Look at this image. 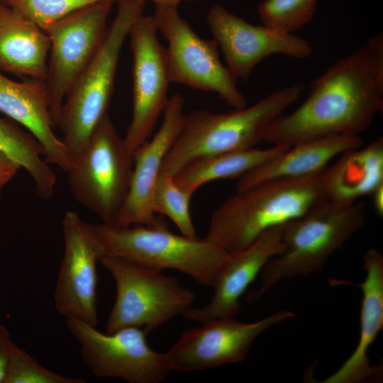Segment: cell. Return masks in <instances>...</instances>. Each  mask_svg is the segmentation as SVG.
Wrapping results in <instances>:
<instances>
[{"mask_svg": "<svg viewBox=\"0 0 383 383\" xmlns=\"http://www.w3.org/2000/svg\"><path fill=\"white\" fill-rule=\"evenodd\" d=\"M382 111L383 33L379 32L314 79L306 100L275 118L263 141L292 146L331 135H360Z\"/></svg>", "mask_w": 383, "mask_h": 383, "instance_id": "cell-1", "label": "cell"}, {"mask_svg": "<svg viewBox=\"0 0 383 383\" xmlns=\"http://www.w3.org/2000/svg\"><path fill=\"white\" fill-rule=\"evenodd\" d=\"M321 173L270 180L236 191L212 213L206 238L228 252L248 247L268 230L326 200Z\"/></svg>", "mask_w": 383, "mask_h": 383, "instance_id": "cell-2", "label": "cell"}, {"mask_svg": "<svg viewBox=\"0 0 383 383\" xmlns=\"http://www.w3.org/2000/svg\"><path fill=\"white\" fill-rule=\"evenodd\" d=\"M302 83L277 90L250 106L223 113L197 110L185 116L160 174L173 176L189 161L205 155L255 148L268 126L301 96Z\"/></svg>", "mask_w": 383, "mask_h": 383, "instance_id": "cell-3", "label": "cell"}, {"mask_svg": "<svg viewBox=\"0 0 383 383\" xmlns=\"http://www.w3.org/2000/svg\"><path fill=\"white\" fill-rule=\"evenodd\" d=\"M362 202L340 204L324 200L284 226L282 252L271 258L260 274V287L249 301L263 296L278 282L320 272L327 259L364 225Z\"/></svg>", "mask_w": 383, "mask_h": 383, "instance_id": "cell-4", "label": "cell"}, {"mask_svg": "<svg viewBox=\"0 0 383 383\" xmlns=\"http://www.w3.org/2000/svg\"><path fill=\"white\" fill-rule=\"evenodd\" d=\"M105 256H114L162 271L178 270L198 284L212 287L228 252L206 237L177 235L162 219L150 225L121 227L92 223Z\"/></svg>", "mask_w": 383, "mask_h": 383, "instance_id": "cell-5", "label": "cell"}, {"mask_svg": "<svg viewBox=\"0 0 383 383\" xmlns=\"http://www.w3.org/2000/svg\"><path fill=\"white\" fill-rule=\"evenodd\" d=\"M118 11L100 50L74 82L62 103L57 127L73 162L96 127L107 115L122 46L129 30L143 15L145 2L118 0Z\"/></svg>", "mask_w": 383, "mask_h": 383, "instance_id": "cell-6", "label": "cell"}, {"mask_svg": "<svg viewBox=\"0 0 383 383\" xmlns=\"http://www.w3.org/2000/svg\"><path fill=\"white\" fill-rule=\"evenodd\" d=\"M133 156L106 115L67 172L74 198L101 223L115 225L127 198Z\"/></svg>", "mask_w": 383, "mask_h": 383, "instance_id": "cell-7", "label": "cell"}, {"mask_svg": "<svg viewBox=\"0 0 383 383\" xmlns=\"http://www.w3.org/2000/svg\"><path fill=\"white\" fill-rule=\"evenodd\" d=\"M100 262L116 292L106 333L134 326L149 333L192 306L195 294L177 277L118 257L106 255Z\"/></svg>", "mask_w": 383, "mask_h": 383, "instance_id": "cell-8", "label": "cell"}, {"mask_svg": "<svg viewBox=\"0 0 383 383\" xmlns=\"http://www.w3.org/2000/svg\"><path fill=\"white\" fill-rule=\"evenodd\" d=\"M178 6H156L153 18L157 31L167 41L170 82L216 94L233 109L246 106L237 79L221 62L218 45L199 36L178 13Z\"/></svg>", "mask_w": 383, "mask_h": 383, "instance_id": "cell-9", "label": "cell"}, {"mask_svg": "<svg viewBox=\"0 0 383 383\" xmlns=\"http://www.w3.org/2000/svg\"><path fill=\"white\" fill-rule=\"evenodd\" d=\"M113 2L99 1L78 9L51 25L45 83L50 112L57 127L70 88L94 58L109 32L107 19Z\"/></svg>", "mask_w": 383, "mask_h": 383, "instance_id": "cell-10", "label": "cell"}, {"mask_svg": "<svg viewBox=\"0 0 383 383\" xmlns=\"http://www.w3.org/2000/svg\"><path fill=\"white\" fill-rule=\"evenodd\" d=\"M69 331L79 342L82 359L98 377H115L129 383H160L171 369L165 353L154 350L142 328L129 326L101 333L96 326L66 319Z\"/></svg>", "mask_w": 383, "mask_h": 383, "instance_id": "cell-11", "label": "cell"}, {"mask_svg": "<svg viewBox=\"0 0 383 383\" xmlns=\"http://www.w3.org/2000/svg\"><path fill=\"white\" fill-rule=\"evenodd\" d=\"M157 32L153 16L141 15L128 35L133 55V111L123 138L132 153L150 138L169 101L167 51Z\"/></svg>", "mask_w": 383, "mask_h": 383, "instance_id": "cell-12", "label": "cell"}, {"mask_svg": "<svg viewBox=\"0 0 383 383\" xmlns=\"http://www.w3.org/2000/svg\"><path fill=\"white\" fill-rule=\"evenodd\" d=\"M62 227L64 253L54 292L55 309L66 319L96 327V263L105 256L104 248L92 223L76 211L65 212Z\"/></svg>", "mask_w": 383, "mask_h": 383, "instance_id": "cell-13", "label": "cell"}, {"mask_svg": "<svg viewBox=\"0 0 383 383\" xmlns=\"http://www.w3.org/2000/svg\"><path fill=\"white\" fill-rule=\"evenodd\" d=\"M294 316L291 311L273 313L255 322L216 318L181 333L165 353L172 371L189 372L243 361L255 339L269 328Z\"/></svg>", "mask_w": 383, "mask_h": 383, "instance_id": "cell-14", "label": "cell"}, {"mask_svg": "<svg viewBox=\"0 0 383 383\" xmlns=\"http://www.w3.org/2000/svg\"><path fill=\"white\" fill-rule=\"evenodd\" d=\"M207 23L226 66L236 79H248L256 66L269 56L281 54L302 59L313 52L306 39L262 24H251L220 5L210 9Z\"/></svg>", "mask_w": 383, "mask_h": 383, "instance_id": "cell-15", "label": "cell"}, {"mask_svg": "<svg viewBox=\"0 0 383 383\" xmlns=\"http://www.w3.org/2000/svg\"><path fill=\"white\" fill-rule=\"evenodd\" d=\"M184 105L181 93L170 96L158 131L133 152L130 189L116 226L150 225L157 221L152 208L153 192L163 162L182 128L186 116Z\"/></svg>", "mask_w": 383, "mask_h": 383, "instance_id": "cell-16", "label": "cell"}, {"mask_svg": "<svg viewBox=\"0 0 383 383\" xmlns=\"http://www.w3.org/2000/svg\"><path fill=\"white\" fill-rule=\"evenodd\" d=\"M285 225L268 230L242 250L228 252L212 286L214 292L211 301L201 307H190L183 316L201 323L233 318L239 311L241 297L264 266L283 252Z\"/></svg>", "mask_w": 383, "mask_h": 383, "instance_id": "cell-17", "label": "cell"}, {"mask_svg": "<svg viewBox=\"0 0 383 383\" xmlns=\"http://www.w3.org/2000/svg\"><path fill=\"white\" fill-rule=\"evenodd\" d=\"M0 113L28 131L45 150V160L66 173L73 159L62 140L55 134L50 97L45 81L25 78L16 82L0 71Z\"/></svg>", "mask_w": 383, "mask_h": 383, "instance_id": "cell-18", "label": "cell"}, {"mask_svg": "<svg viewBox=\"0 0 383 383\" xmlns=\"http://www.w3.org/2000/svg\"><path fill=\"white\" fill-rule=\"evenodd\" d=\"M366 273L360 284L362 292L360 331L357 347L351 355L323 383H360L380 377V367L372 366L368 351L383 328V256L376 248L363 255Z\"/></svg>", "mask_w": 383, "mask_h": 383, "instance_id": "cell-19", "label": "cell"}, {"mask_svg": "<svg viewBox=\"0 0 383 383\" xmlns=\"http://www.w3.org/2000/svg\"><path fill=\"white\" fill-rule=\"evenodd\" d=\"M362 144L360 135H331L298 143L238 178L236 191L273 179L317 175L335 157Z\"/></svg>", "mask_w": 383, "mask_h": 383, "instance_id": "cell-20", "label": "cell"}, {"mask_svg": "<svg viewBox=\"0 0 383 383\" xmlns=\"http://www.w3.org/2000/svg\"><path fill=\"white\" fill-rule=\"evenodd\" d=\"M49 50L48 34L0 1V71L45 80Z\"/></svg>", "mask_w": 383, "mask_h": 383, "instance_id": "cell-21", "label": "cell"}, {"mask_svg": "<svg viewBox=\"0 0 383 383\" xmlns=\"http://www.w3.org/2000/svg\"><path fill=\"white\" fill-rule=\"evenodd\" d=\"M321 174L327 200L350 204L383 184V139L348 150Z\"/></svg>", "mask_w": 383, "mask_h": 383, "instance_id": "cell-22", "label": "cell"}, {"mask_svg": "<svg viewBox=\"0 0 383 383\" xmlns=\"http://www.w3.org/2000/svg\"><path fill=\"white\" fill-rule=\"evenodd\" d=\"M291 146L272 145L220 154L201 156L184 165L172 177L183 190L193 195L208 182L227 178H240Z\"/></svg>", "mask_w": 383, "mask_h": 383, "instance_id": "cell-23", "label": "cell"}, {"mask_svg": "<svg viewBox=\"0 0 383 383\" xmlns=\"http://www.w3.org/2000/svg\"><path fill=\"white\" fill-rule=\"evenodd\" d=\"M0 152L32 178L37 194L50 199L55 191L56 175L45 160V150L28 131L0 115Z\"/></svg>", "mask_w": 383, "mask_h": 383, "instance_id": "cell-24", "label": "cell"}, {"mask_svg": "<svg viewBox=\"0 0 383 383\" xmlns=\"http://www.w3.org/2000/svg\"><path fill=\"white\" fill-rule=\"evenodd\" d=\"M192 195L183 190L172 176L160 174L152 196L155 213L168 217L181 234L195 236L196 229L189 211Z\"/></svg>", "mask_w": 383, "mask_h": 383, "instance_id": "cell-25", "label": "cell"}, {"mask_svg": "<svg viewBox=\"0 0 383 383\" xmlns=\"http://www.w3.org/2000/svg\"><path fill=\"white\" fill-rule=\"evenodd\" d=\"M317 1L264 0L257 7V13L262 25L294 33L313 19Z\"/></svg>", "mask_w": 383, "mask_h": 383, "instance_id": "cell-26", "label": "cell"}, {"mask_svg": "<svg viewBox=\"0 0 383 383\" xmlns=\"http://www.w3.org/2000/svg\"><path fill=\"white\" fill-rule=\"evenodd\" d=\"M118 0H2L44 31L72 12L92 4Z\"/></svg>", "mask_w": 383, "mask_h": 383, "instance_id": "cell-27", "label": "cell"}, {"mask_svg": "<svg viewBox=\"0 0 383 383\" xmlns=\"http://www.w3.org/2000/svg\"><path fill=\"white\" fill-rule=\"evenodd\" d=\"M84 382V379L64 376L44 367L25 350L14 345L6 383Z\"/></svg>", "mask_w": 383, "mask_h": 383, "instance_id": "cell-28", "label": "cell"}, {"mask_svg": "<svg viewBox=\"0 0 383 383\" xmlns=\"http://www.w3.org/2000/svg\"><path fill=\"white\" fill-rule=\"evenodd\" d=\"M14 345L9 331L0 323V383H6Z\"/></svg>", "mask_w": 383, "mask_h": 383, "instance_id": "cell-29", "label": "cell"}, {"mask_svg": "<svg viewBox=\"0 0 383 383\" xmlns=\"http://www.w3.org/2000/svg\"><path fill=\"white\" fill-rule=\"evenodd\" d=\"M18 169L16 164L0 152V188L13 179Z\"/></svg>", "mask_w": 383, "mask_h": 383, "instance_id": "cell-30", "label": "cell"}, {"mask_svg": "<svg viewBox=\"0 0 383 383\" xmlns=\"http://www.w3.org/2000/svg\"><path fill=\"white\" fill-rule=\"evenodd\" d=\"M375 211L379 216H383V184L379 185L371 194Z\"/></svg>", "mask_w": 383, "mask_h": 383, "instance_id": "cell-31", "label": "cell"}, {"mask_svg": "<svg viewBox=\"0 0 383 383\" xmlns=\"http://www.w3.org/2000/svg\"><path fill=\"white\" fill-rule=\"evenodd\" d=\"M143 2L145 1H152L155 4L156 6H178L180 1L183 0H138ZM186 1H194V0H186Z\"/></svg>", "mask_w": 383, "mask_h": 383, "instance_id": "cell-32", "label": "cell"}, {"mask_svg": "<svg viewBox=\"0 0 383 383\" xmlns=\"http://www.w3.org/2000/svg\"><path fill=\"white\" fill-rule=\"evenodd\" d=\"M1 189H2V188H0V200H1Z\"/></svg>", "mask_w": 383, "mask_h": 383, "instance_id": "cell-33", "label": "cell"}, {"mask_svg": "<svg viewBox=\"0 0 383 383\" xmlns=\"http://www.w3.org/2000/svg\"><path fill=\"white\" fill-rule=\"evenodd\" d=\"M0 1H1L2 0H0Z\"/></svg>", "mask_w": 383, "mask_h": 383, "instance_id": "cell-34", "label": "cell"}]
</instances>
